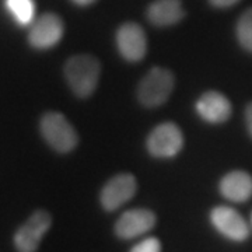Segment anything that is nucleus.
<instances>
[{
  "instance_id": "0eeeda50",
  "label": "nucleus",
  "mask_w": 252,
  "mask_h": 252,
  "mask_svg": "<svg viewBox=\"0 0 252 252\" xmlns=\"http://www.w3.org/2000/svg\"><path fill=\"white\" fill-rule=\"evenodd\" d=\"M64 34L62 18L54 13H45L35 18L28 31V42L35 49H51L58 45Z\"/></svg>"
},
{
  "instance_id": "6ab92c4d",
  "label": "nucleus",
  "mask_w": 252,
  "mask_h": 252,
  "mask_svg": "<svg viewBox=\"0 0 252 252\" xmlns=\"http://www.w3.org/2000/svg\"><path fill=\"white\" fill-rule=\"evenodd\" d=\"M74 4L81 6V7H86V6H91L93 3H95L97 0H72Z\"/></svg>"
},
{
  "instance_id": "1a4fd4ad",
  "label": "nucleus",
  "mask_w": 252,
  "mask_h": 252,
  "mask_svg": "<svg viewBox=\"0 0 252 252\" xmlns=\"http://www.w3.org/2000/svg\"><path fill=\"white\" fill-rule=\"evenodd\" d=\"M210 223L225 238L241 243L250 235V227L244 217L233 207L217 206L210 212Z\"/></svg>"
},
{
  "instance_id": "2eb2a0df",
  "label": "nucleus",
  "mask_w": 252,
  "mask_h": 252,
  "mask_svg": "<svg viewBox=\"0 0 252 252\" xmlns=\"http://www.w3.org/2000/svg\"><path fill=\"white\" fill-rule=\"evenodd\" d=\"M235 35L238 39V44L245 51L252 54V7L245 10L238 18L235 26Z\"/></svg>"
},
{
  "instance_id": "ddd939ff",
  "label": "nucleus",
  "mask_w": 252,
  "mask_h": 252,
  "mask_svg": "<svg viewBox=\"0 0 252 252\" xmlns=\"http://www.w3.org/2000/svg\"><path fill=\"white\" fill-rule=\"evenodd\" d=\"M185 17L181 0H154L147 9V20L154 27H172Z\"/></svg>"
},
{
  "instance_id": "f8f14e48",
  "label": "nucleus",
  "mask_w": 252,
  "mask_h": 252,
  "mask_svg": "<svg viewBox=\"0 0 252 252\" xmlns=\"http://www.w3.org/2000/svg\"><path fill=\"white\" fill-rule=\"evenodd\" d=\"M219 190L230 202H247L252 196V175L245 171L228 172L220 181Z\"/></svg>"
},
{
  "instance_id": "9d476101",
  "label": "nucleus",
  "mask_w": 252,
  "mask_h": 252,
  "mask_svg": "<svg viewBox=\"0 0 252 252\" xmlns=\"http://www.w3.org/2000/svg\"><path fill=\"white\" fill-rule=\"evenodd\" d=\"M157 217L149 209H130L122 213L115 223V234L122 240H133L149 233L156 225Z\"/></svg>"
},
{
  "instance_id": "f3484780",
  "label": "nucleus",
  "mask_w": 252,
  "mask_h": 252,
  "mask_svg": "<svg viewBox=\"0 0 252 252\" xmlns=\"http://www.w3.org/2000/svg\"><path fill=\"white\" fill-rule=\"evenodd\" d=\"M240 1L241 0H209L210 6H213L216 9H230Z\"/></svg>"
},
{
  "instance_id": "7ed1b4c3",
  "label": "nucleus",
  "mask_w": 252,
  "mask_h": 252,
  "mask_svg": "<svg viewBox=\"0 0 252 252\" xmlns=\"http://www.w3.org/2000/svg\"><path fill=\"white\" fill-rule=\"evenodd\" d=\"M41 135L58 153H70L79 144V135L74 126L61 112H46L41 118Z\"/></svg>"
},
{
  "instance_id": "f03ea898",
  "label": "nucleus",
  "mask_w": 252,
  "mask_h": 252,
  "mask_svg": "<svg viewBox=\"0 0 252 252\" xmlns=\"http://www.w3.org/2000/svg\"><path fill=\"white\" fill-rule=\"evenodd\" d=\"M175 86L174 73L165 67H153L137 86V99L146 108L160 107L170 98Z\"/></svg>"
},
{
  "instance_id": "6e6552de",
  "label": "nucleus",
  "mask_w": 252,
  "mask_h": 252,
  "mask_svg": "<svg viewBox=\"0 0 252 252\" xmlns=\"http://www.w3.org/2000/svg\"><path fill=\"white\" fill-rule=\"evenodd\" d=\"M115 42L119 55L127 62H140L147 54V36L143 27L136 23H125L118 28Z\"/></svg>"
},
{
  "instance_id": "a211bd4d",
  "label": "nucleus",
  "mask_w": 252,
  "mask_h": 252,
  "mask_svg": "<svg viewBox=\"0 0 252 252\" xmlns=\"http://www.w3.org/2000/svg\"><path fill=\"white\" fill-rule=\"evenodd\" d=\"M245 124H247L248 133L252 137V102H250L245 108Z\"/></svg>"
},
{
  "instance_id": "423d86ee",
  "label": "nucleus",
  "mask_w": 252,
  "mask_h": 252,
  "mask_svg": "<svg viewBox=\"0 0 252 252\" xmlns=\"http://www.w3.org/2000/svg\"><path fill=\"white\" fill-rule=\"evenodd\" d=\"M137 192V181L130 172H121L104 185L99 193L101 206L114 212L127 203Z\"/></svg>"
},
{
  "instance_id": "f257e3e1",
  "label": "nucleus",
  "mask_w": 252,
  "mask_h": 252,
  "mask_svg": "<svg viewBox=\"0 0 252 252\" xmlns=\"http://www.w3.org/2000/svg\"><path fill=\"white\" fill-rule=\"evenodd\" d=\"M64 79L74 95L87 98L97 90L101 77V63L91 55H74L64 63Z\"/></svg>"
},
{
  "instance_id": "dca6fc26",
  "label": "nucleus",
  "mask_w": 252,
  "mask_h": 252,
  "mask_svg": "<svg viewBox=\"0 0 252 252\" xmlns=\"http://www.w3.org/2000/svg\"><path fill=\"white\" fill-rule=\"evenodd\" d=\"M130 252H161V243L156 237H147L133 245Z\"/></svg>"
},
{
  "instance_id": "4468645a",
  "label": "nucleus",
  "mask_w": 252,
  "mask_h": 252,
  "mask_svg": "<svg viewBox=\"0 0 252 252\" xmlns=\"http://www.w3.org/2000/svg\"><path fill=\"white\" fill-rule=\"evenodd\" d=\"M4 6L18 26L26 27L35 21V1L34 0H6Z\"/></svg>"
},
{
  "instance_id": "20e7f679",
  "label": "nucleus",
  "mask_w": 252,
  "mask_h": 252,
  "mask_svg": "<svg viewBox=\"0 0 252 252\" xmlns=\"http://www.w3.org/2000/svg\"><path fill=\"white\" fill-rule=\"evenodd\" d=\"M146 146L156 158H172L184 147L182 130L174 122H162L150 132Z\"/></svg>"
},
{
  "instance_id": "aec40b11",
  "label": "nucleus",
  "mask_w": 252,
  "mask_h": 252,
  "mask_svg": "<svg viewBox=\"0 0 252 252\" xmlns=\"http://www.w3.org/2000/svg\"><path fill=\"white\" fill-rule=\"evenodd\" d=\"M251 223H252V217H251Z\"/></svg>"
},
{
  "instance_id": "9b49d317",
  "label": "nucleus",
  "mask_w": 252,
  "mask_h": 252,
  "mask_svg": "<svg viewBox=\"0 0 252 252\" xmlns=\"http://www.w3.org/2000/svg\"><path fill=\"white\" fill-rule=\"evenodd\" d=\"M196 114L207 124H224L233 112L230 99L219 91L203 93L195 104Z\"/></svg>"
},
{
  "instance_id": "39448f33",
  "label": "nucleus",
  "mask_w": 252,
  "mask_h": 252,
  "mask_svg": "<svg viewBox=\"0 0 252 252\" xmlns=\"http://www.w3.org/2000/svg\"><path fill=\"white\" fill-rule=\"evenodd\" d=\"M52 224V217L46 210H36L14 234V247L18 252H35L41 240Z\"/></svg>"
}]
</instances>
